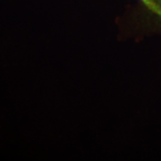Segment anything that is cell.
Instances as JSON below:
<instances>
[{
    "label": "cell",
    "instance_id": "1",
    "mask_svg": "<svg viewBox=\"0 0 161 161\" xmlns=\"http://www.w3.org/2000/svg\"><path fill=\"white\" fill-rule=\"evenodd\" d=\"M142 2L150 9V11H152L153 13H155L156 14L161 16L160 6H158V4L156 2L155 0H142Z\"/></svg>",
    "mask_w": 161,
    "mask_h": 161
},
{
    "label": "cell",
    "instance_id": "2",
    "mask_svg": "<svg viewBox=\"0 0 161 161\" xmlns=\"http://www.w3.org/2000/svg\"><path fill=\"white\" fill-rule=\"evenodd\" d=\"M158 4V6H160V8H161V0H158V2H157Z\"/></svg>",
    "mask_w": 161,
    "mask_h": 161
}]
</instances>
